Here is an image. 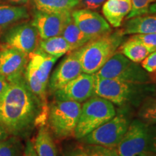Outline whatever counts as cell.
Listing matches in <instances>:
<instances>
[{
  "instance_id": "obj_1",
  "label": "cell",
  "mask_w": 156,
  "mask_h": 156,
  "mask_svg": "<svg viewBox=\"0 0 156 156\" xmlns=\"http://www.w3.org/2000/svg\"><path fill=\"white\" fill-rule=\"evenodd\" d=\"M48 109L32 93L23 77L9 83L0 101V124L9 136L26 138L36 126H42Z\"/></svg>"
},
{
  "instance_id": "obj_2",
  "label": "cell",
  "mask_w": 156,
  "mask_h": 156,
  "mask_svg": "<svg viewBox=\"0 0 156 156\" xmlns=\"http://www.w3.org/2000/svg\"><path fill=\"white\" fill-rule=\"evenodd\" d=\"M122 30L93 39L79 48L83 73L94 75L117 52L123 43Z\"/></svg>"
},
{
  "instance_id": "obj_3",
  "label": "cell",
  "mask_w": 156,
  "mask_h": 156,
  "mask_svg": "<svg viewBox=\"0 0 156 156\" xmlns=\"http://www.w3.org/2000/svg\"><path fill=\"white\" fill-rule=\"evenodd\" d=\"M115 116L116 109L112 102L93 95L82 105L74 136L77 140L82 139Z\"/></svg>"
},
{
  "instance_id": "obj_4",
  "label": "cell",
  "mask_w": 156,
  "mask_h": 156,
  "mask_svg": "<svg viewBox=\"0 0 156 156\" xmlns=\"http://www.w3.org/2000/svg\"><path fill=\"white\" fill-rule=\"evenodd\" d=\"M82 104L71 101L55 99L48 109V122L51 132L57 139L74 136Z\"/></svg>"
},
{
  "instance_id": "obj_5",
  "label": "cell",
  "mask_w": 156,
  "mask_h": 156,
  "mask_svg": "<svg viewBox=\"0 0 156 156\" xmlns=\"http://www.w3.org/2000/svg\"><path fill=\"white\" fill-rule=\"evenodd\" d=\"M94 75L139 85H145L151 80L149 74L141 65L129 60L119 52L114 54Z\"/></svg>"
},
{
  "instance_id": "obj_6",
  "label": "cell",
  "mask_w": 156,
  "mask_h": 156,
  "mask_svg": "<svg viewBox=\"0 0 156 156\" xmlns=\"http://www.w3.org/2000/svg\"><path fill=\"white\" fill-rule=\"evenodd\" d=\"M150 143L149 124L140 119H134L115 149L121 156H153Z\"/></svg>"
},
{
  "instance_id": "obj_7",
  "label": "cell",
  "mask_w": 156,
  "mask_h": 156,
  "mask_svg": "<svg viewBox=\"0 0 156 156\" xmlns=\"http://www.w3.org/2000/svg\"><path fill=\"white\" fill-rule=\"evenodd\" d=\"M129 124L124 115H117L80 140L85 145L115 148L126 133Z\"/></svg>"
},
{
  "instance_id": "obj_8",
  "label": "cell",
  "mask_w": 156,
  "mask_h": 156,
  "mask_svg": "<svg viewBox=\"0 0 156 156\" xmlns=\"http://www.w3.org/2000/svg\"><path fill=\"white\" fill-rule=\"evenodd\" d=\"M40 36L31 22H20L4 31L2 34V45L15 48L30 54L38 46Z\"/></svg>"
},
{
  "instance_id": "obj_9",
  "label": "cell",
  "mask_w": 156,
  "mask_h": 156,
  "mask_svg": "<svg viewBox=\"0 0 156 156\" xmlns=\"http://www.w3.org/2000/svg\"><path fill=\"white\" fill-rule=\"evenodd\" d=\"M142 85L95 75V95L119 106L129 102Z\"/></svg>"
},
{
  "instance_id": "obj_10",
  "label": "cell",
  "mask_w": 156,
  "mask_h": 156,
  "mask_svg": "<svg viewBox=\"0 0 156 156\" xmlns=\"http://www.w3.org/2000/svg\"><path fill=\"white\" fill-rule=\"evenodd\" d=\"M55 99L84 103L95 95V75L81 73L54 93Z\"/></svg>"
},
{
  "instance_id": "obj_11",
  "label": "cell",
  "mask_w": 156,
  "mask_h": 156,
  "mask_svg": "<svg viewBox=\"0 0 156 156\" xmlns=\"http://www.w3.org/2000/svg\"><path fill=\"white\" fill-rule=\"evenodd\" d=\"M83 73L78 50L69 52L60 62L51 75H50L47 88L50 93L54 94L60 89Z\"/></svg>"
},
{
  "instance_id": "obj_12",
  "label": "cell",
  "mask_w": 156,
  "mask_h": 156,
  "mask_svg": "<svg viewBox=\"0 0 156 156\" xmlns=\"http://www.w3.org/2000/svg\"><path fill=\"white\" fill-rule=\"evenodd\" d=\"M28 54L15 48L0 46V75L9 83L24 77Z\"/></svg>"
},
{
  "instance_id": "obj_13",
  "label": "cell",
  "mask_w": 156,
  "mask_h": 156,
  "mask_svg": "<svg viewBox=\"0 0 156 156\" xmlns=\"http://www.w3.org/2000/svg\"><path fill=\"white\" fill-rule=\"evenodd\" d=\"M73 18L84 34L95 39L112 32L110 25L100 14L88 9L72 12Z\"/></svg>"
},
{
  "instance_id": "obj_14",
  "label": "cell",
  "mask_w": 156,
  "mask_h": 156,
  "mask_svg": "<svg viewBox=\"0 0 156 156\" xmlns=\"http://www.w3.org/2000/svg\"><path fill=\"white\" fill-rule=\"evenodd\" d=\"M72 12L62 13L34 12L32 24L38 30L41 39L61 36L67 20L71 17Z\"/></svg>"
},
{
  "instance_id": "obj_15",
  "label": "cell",
  "mask_w": 156,
  "mask_h": 156,
  "mask_svg": "<svg viewBox=\"0 0 156 156\" xmlns=\"http://www.w3.org/2000/svg\"><path fill=\"white\" fill-rule=\"evenodd\" d=\"M131 9L132 0H106L103 5L102 12L109 25L119 28Z\"/></svg>"
},
{
  "instance_id": "obj_16",
  "label": "cell",
  "mask_w": 156,
  "mask_h": 156,
  "mask_svg": "<svg viewBox=\"0 0 156 156\" xmlns=\"http://www.w3.org/2000/svg\"><path fill=\"white\" fill-rule=\"evenodd\" d=\"M29 18L28 10L24 6L0 5V34L12 25Z\"/></svg>"
},
{
  "instance_id": "obj_17",
  "label": "cell",
  "mask_w": 156,
  "mask_h": 156,
  "mask_svg": "<svg viewBox=\"0 0 156 156\" xmlns=\"http://www.w3.org/2000/svg\"><path fill=\"white\" fill-rule=\"evenodd\" d=\"M125 35L156 34V15H140L128 19L122 30Z\"/></svg>"
},
{
  "instance_id": "obj_18",
  "label": "cell",
  "mask_w": 156,
  "mask_h": 156,
  "mask_svg": "<svg viewBox=\"0 0 156 156\" xmlns=\"http://www.w3.org/2000/svg\"><path fill=\"white\" fill-rule=\"evenodd\" d=\"M37 156H57V151L49 129L42 125L33 142Z\"/></svg>"
},
{
  "instance_id": "obj_19",
  "label": "cell",
  "mask_w": 156,
  "mask_h": 156,
  "mask_svg": "<svg viewBox=\"0 0 156 156\" xmlns=\"http://www.w3.org/2000/svg\"><path fill=\"white\" fill-rule=\"evenodd\" d=\"M37 49L58 58L64 54L73 51L69 44L62 36L40 39Z\"/></svg>"
},
{
  "instance_id": "obj_20",
  "label": "cell",
  "mask_w": 156,
  "mask_h": 156,
  "mask_svg": "<svg viewBox=\"0 0 156 156\" xmlns=\"http://www.w3.org/2000/svg\"><path fill=\"white\" fill-rule=\"evenodd\" d=\"M61 36L69 44L72 51L79 49L90 41L92 40L80 30L74 21L72 15L66 23Z\"/></svg>"
},
{
  "instance_id": "obj_21",
  "label": "cell",
  "mask_w": 156,
  "mask_h": 156,
  "mask_svg": "<svg viewBox=\"0 0 156 156\" xmlns=\"http://www.w3.org/2000/svg\"><path fill=\"white\" fill-rule=\"evenodd\" d=\"M37 10L46 12L62 13L72 12L80 0H32Z\"/></svg>"
},
{
  "instance_id": "obj_22",
  "label": "cell",
  "mask_w": 156,
  "mask_h": 156,
  "mask_svg": "<svg viewBox=\"0 0 156 156\" xmlns=\"http://www.w3.org/2000/svg\"><path fill=\"white\" fill-rule=\"evenodd\" d=\"M118 52L135 63H141L151 53L146 46L132 36L127 41L121 44Z\"/></svg>"
},
{
  "instance_id": "obj_23",
  "label": "cell",
  "mask_w": 156,
  "mask_h": 156,
  "mask_svg": "<svg viewBox=\"0 0 156 156\" xmlns=\"http://www.w3.org/2000/svg\"><path fill=\"white\" fill-rule=\"evenodd\" d=\"M23 151L20 140L16 136H9L0 142V156H22Z\"/></svg>"
},
{
  "instance_id": "obj_24",
  "label": "cell",
  "mask_w": 156,
  "mask_h": 156,
  "mask_svg": "<svg viewBox=\"0 0 156 156\" xmlns=\"http://www.w3.org/2000/svg\"><path fill=\"white\" fill-rule=\"evenodd\" d=\"M138 116L146 124H156V98H150L143 103Z\"/></svg>"
},
{
  "instance_id": "obj_25",
  "label": "cell",
  "mask_w": 156,
  "mask_h": 156,
  "mask_svg": "<svg viewBox=\"0 0 156 156\" xmlns=\"http://www.w3.org/2000/svg\"><path fill=\"white\" fill-rule=\"evenodd\" d=\"M156 0H132V9L127 15V19L147 14L150 5Z\"/></svg>"
},
{
  "instance_id": "obj_26",
  "label": "cell",
  "mask_w": 156,
  "mask_h": 156,
  "mask_svg": "<svg viewBox=\"0 0 156 156\" xmlns=\"http://www.w3.org/2000/svg\"><path fill=\"white\" fill-rule=\"evenodd\" d=\"M87 156H121L115 148L87 145L84 148Z\"/></svg>"
},
{
  "instance_id": "obj_27",
  "label": "cell",
  "mask_w": 156,
  "mask_h": 156,
  "mask_svg": "<svg viewBox=\"0 0 156 156\" xmlns=\"http://www.w3.org/2000/svg\"><path fill=\"white\" fill-rule=\"evenodd\" d=\"M132 37L146 46L151 52L156 51V34H135Z\"/></svg>"
},
{
  "instance_id": "obj_28",
  "label": "cell",
  "mask_w": 156,
  "mask_h": 156,
  "mask_svg": "<svg viewBox=\"0 0 156 156\" xmlns=\"http://www.w3.org/2000/svg\"><path fill=\"white\" fill-rule=\"evenodd\" d=\"M141 66L148 73H154L156 72V51L151 54L141 62Z\"/></svg>"
},
{
  "instance_id": "obj_29",
  "label": "cell",
  "mask_w": 156,
  "mask_h": 156,
  "mask_svg": "<svg viewBox=\"0 0 156 156\" xmlns=\"http://www.w3.org/2000/svg\"><path fill=\"white\" fill-rule=\"evenodd\" d=\"M80 2L85 9L93 10L100 8L106 2V0H80Z\"/></svg>"
},
{
  "instance_id": "obj_30",
  "label": "cell",
  "mask_w": 156,
  "mask_h": 156,
  "mask_svg": "<svg viewBox=\"0 0 156 156\" xmlns=\"http://www.w3.org/2000/svg\"><path fill=\"white\" fill-rule=\"evenodd\" d=\"M9 83L6 80V78L0 75V101L2 100L4 95L5 94L6 91L9 87Z\"/></svg>"
},
{
  "instance_id": "obj_31",
  "label": "cell",
  "mask_w": 156,
  "mask_h": 156,
  "mask_svg": "<svg viewBox=\"0 0 156 156\" xmlns=\"http://www.w3.org/2000/svg\"><path fill=\"white\" fill-rule=\"evenodd\" d=\"M23 155L24 156H37L36 151H35L33 142L28 141L26 142L23 151Z\"/></svg>"
},
{
  "instance_id": "obj_32",
  "label": "cell",
  "mask_w": 156,
  "mask_h": 156,
  "mask_svg": "<svg viewBox=\"0 0 156 156\" xmlns=\"http://www.w3.org/2000/svg\"><path fill=\"white\" fill-rule=\"evenodd\" d=\"M150 149L153 153H156V126L151 127V143Z\"/></svg>"
},
{
  "instance_id": "obj_33",
  "label": "cell",
  "mask_w": 156,
  "mask_h": 156,
  "mask_svg": "<svg viewBox=\"0 0 156 156\" xmlns=\"http://www.w3.org/2000/svg\"><path fill=\"white\" fill-rule=\"evenodd\" d=\"M30 0H0V2L5 5H23L28 3Z\"/></svg>"
},
{
  "instance_id": "obj_34",
  "label": "cell",
  "mask_w": 156,
  "mask_h": 156,
  "mask_svg": "<svg viewBox=\"0 0 156 156\" xmlns=\"http://www.w3.org/2000/svg\"><path fill=\"white\" fill-rule=\"evenodd\" d=\"M66 156H87L84 149H77L68 153Z\"/></svg>"
},
{
  "instance_id": "obj_35",
  "label": "cell",
  "mask_w": 156,
  "mask_h": 156,
  "mask_svg": "<svg viewBox=\"0 0 156 156\" xmlns=\"http://www.w3.org/2000/svg\"><path fill=\"white\" fill-rule=\"evenodd\" d=\"M9 136V134L6 131L5 129L3 127V126L0 124V142L7 139Z\"/></svg>"
},
{
  "instance_id": "obj_36",
  "label": "cell",
  "mask_w": 156,
  "mask_h": 156,
  "mask_svg": "<svg viewBox=\"0 0 156 156\" xmlns=\"http://www.w3.org/2000/svg\"><path fill=\"white\" fill-rule=\"evenodd\" d=\"M147 14L156 15V2L150 5L149 8H148Z\"/></svg>"
},
{
  "instance_id": "obj_37",
  "label": "cell",
  "mask_w": 156,
  "mask_h": 156,
  "mask_svg": "<svg viewBox=\"0 0 156 156\" xmlns=\"http://www.w3.org/2000/svg\"><path fill=\"white\" fill-rule=\"evenodd\" d=\"M22 156H24V155H22Z\"/></svg>"
}]
</instances>
